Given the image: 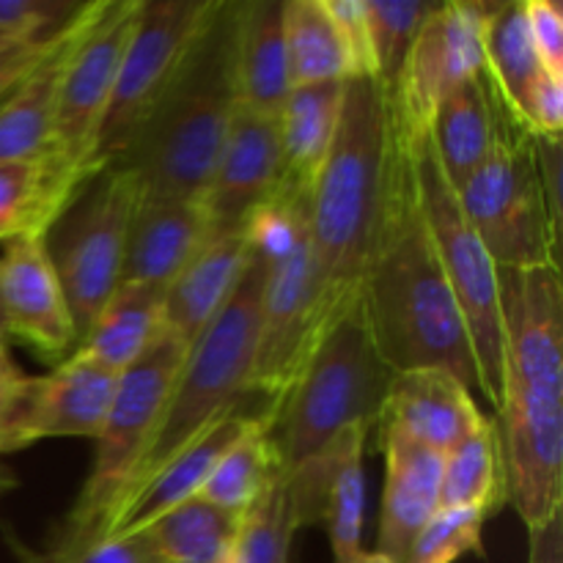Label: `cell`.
<instances>
[{
  "mask_svg": "<svg viewBox=\"0 0 563 563\" xmlns=\"http://www.w3.org/2000/svg\"><path fill=\"white\" fill-rule=\"evenodd\" d=\"M256 416V412H253ZM251 412L234 410L231 416L220 418L218 423L198 434L190 445L179 451L168 465L159 473H154L126 504L115 509L104 526L102 539L110 537H130V533H141L143 528L152 526L163 515H168L176 506L187 504L190 498L201 495L203 484H207L209 473L214 471L223 451L234 443L242 434V429L251 421Z\"/></svg>",
  "mask_w": 563,
  "mask_h": 563,
  "instance_id": "24",
  "label": "cell"
},
{
  "mask_svg": "<svg viewBox=\"0 0 563 563\" xmlns=\"http://www.w3.org/2000/svg\"><path fill=\"white\" fill-rule=\"evenodd\" d=\"M528 31L539 64L548 75L563 77V11L555 0H526Z\"/></svg>",
  "mask_w": 563,
  "mask_h": 563,
  "instance_id": "41",
  "label": "cell"
},
{
  "mask_svg": "<svg viewBox=\"0 0 563 563\" xmlns=\"http://www.w3.org/2000/svg\"><path fill=\"white\" fill-rule=\"evenodd\" d=\"M209 240L212 223L203 201L143 196L126 236L121 284L165 291Z\"/></svg>",
  "mask_w": 563,
  "mask_h": 563,
  "instance_id": "20",
  "label": "cell"
},
{
  "mask_svg": "<svg viewBox=\"0 0 563 563\" xmlns=\"http://www.w3.org/2000/svg\"><path fill=\"white\" fill-rule=\"evenodd\" d=\"M22 377H25V374L20 372V366H16L14 361H11L9 346H5V333L0 330V383H16V379Z\"/></svg>",
  "mask_w": 563,
  "mask_h": 563,
  "instance_id": "45",
  "label": "cell"
},
{
  "mask_svg": "<svg viewBox=\"0 0 563 563\" xmlns=\"http://www.w3.org/2000/svg\"><path fill=\"white\" fill-rule=\"evenodd\" d=\"M251 225L229 231V234H214L165 289V330L185 341L187 346L196 344L209 322L223 311L229 297L234 295L251 262Z\"/></svg>",
  "mask_w": 563,
  "mask_h": 563,
  "instance_id": "23",
  "label": "cell"
},
{
  "mask_svg": "<svg viewBox=\"0 0 563 563\" xmlns=\"http://www.w3.org/2000/svg\"><path fill=\"white\" fill-rule=\"evenodd\" d=\"M55 36L58 33H53L47 38H22V42H11L0 49V104L42 64V58L53 47Z\"/></svg>",
  "mask_w": 563,
  "mask_h": 563,
  "instance_id": "43",
  "label": "cell"
},
{
  "mask_svg": "<svg viewBox=\"0 0 563 563\" xmlns=\"http://www.w3.org/2000/svg\"><path fill=\"white\" fill-rule=\"evenodd\" d=\"M22 563H157V555L148 548L143 533H130V537H110L88 544L69 555H44L16 550Z\"/></svg>",
  "mask_w": 563,
  "mask_h": 563,
  "instance_id": "39",
  "label": "cell"
},
{
  "mask_svg": "<svg viewBox=\"0 0 563 563\" xmlns=\"http://www.w3.org/2000/svg\"><path fill=\"white\" fill-rule=\"evenodd\" d=\"M234 38L236 3L218 0L168 91L115 159L137 176L143 196L190 201L207 196L240 108Z\"/></svg>",
  "mask_w": 563,
  "mask_h": 563,
  "instance_id": "4",
  "label": "cell"
},
{
  "mask_svg": "<svg viewBox=\"0 0 563 563\" xmlns=\"http://www.w3.org/2000/svg\"><path fill=\"white\" fill-rule=\"evenodd\" d=\"M236 91L240 104L278 115L291 91L284 42V0L236 3Z\"/></svg>",
  "mask_w": 563,
  "mask_h": 563,
  "instance_id": "25",
  "label": "cell"
},
{
  "mask_svg": "<svg viewBox=\"0 0 563 563\" xmlns=\"http://www.w3.org/2000/svg\"><path fill=\"white\" fill-rule=\"evenodd\" d=\"M366 3L368 44H372L374 80L390 91L407 64L412 44L427 22L434 3H383V0H363Z\"/></svg>",
  "mask_w": 563,
  "mask_h": 563,
  "instance_id": "36",
  "label": "cell"
},
{
  "mask_svg": "<svg viewBox=\"0 0 563 563\" xmlns=\"http://www.w3.org/2000/svg\"><path fill=\"white\" fill-rule=\"evenodd\" d=\"M14 487H16V476L3 465V462H0V498H3L5 493H11Z\"/></svg>",
  "mask_w": 563,
  "mask_h": 563,
  "instance_id": "46",
  "label": "cell"
},
{
  "mask_svg": "<svg viewBox=\"0 0 563 563\" xmlns=\"http://www.w3.org/2000/svg\"><path fill=\"white\" fill-rule=\"evenodd\" d=\"M284 42L291 88L357 77L328 0H284Z\"/></svg>",
  "mask_w": 563,
  "mask_h": 563,
  "instance_id": "30",
  "label": "cell"
},
{
  "mask_svg": "<svg viewBox=\"0 0 563 563\" xmlns=\"http://www.w3.org/2000/svg\"><path fill=\"white\" fill-rule=\"evenodd\" d=\"M506 500L493 421L443 456L440 509H476L493 515Z\"/></svg>",
  "mask_w": 563,
  "mask_h": 563,
  "instance_id": "33",
  "label": "cell"
},
{
  "mask_svg": "<svg viewBox=\"0 0 563 563\" xmlns=\"http://www.w3.org/2000/svg\"><path fill=\"white\" fill-rule=\"evenodd\" d=\"M394 168L388 91L374 77L344 86L333 146L308 196V229L328 313L361 295Z\"/></svg>",
  "mask_w": 563,
  "mask_h": 563,
  "instance_id": "3",
  "label": "cell"
},
{
  "mask_svg": "<svg viewBox=\"0 0 563 563\" xmlns=\"http://www.w3.org/2000/svg\"><path fill=\"white\" fill-rule=\"evenodd\" d=\"M275 456L267 438V416L256 412L242 429L240 438L223 451L214 471L209 473L201 498L231 515H245L275 476Z\"/></svg>",
  "mask_w": 563,
  "mask_h": 563,
  "instance_id": "34",
  "label": "cell"
},
{
  "mask_svg": "<svg viewBox=\"0 0 563 563\" xmlns=\"http://www.w3.org/2000/svg\"><path fill=\"white\" fill-rule=\"evenodd\" d=\"M412 159H416L418 198H421L423 218L432 234V245L438 251L451 295L465 319L478 372V394L498 412L500 372H504L498 267L473 231L471 220L462 212L454 185L440 168L429 137L412 146Z\"/></svg>",
  "mask_w": 563,
  "mask_h": 563,
  "instance_id": "11",
  "label": "cell"
},
{
  "mask_svg": "<svg viewBox=\"0 0 563 563\" xmlns=\"http://www.w3.org/2000/svg\"><path fill=\"white\" fill-rule=\"evenodd\" d=\"M493 3L451 0L434 3L412 44L396 86L388 91L394 132L418 146L429 137V124L440 99L465 77L484 69V25Z\"/></svg>",
  "mask_w": 563,
  "mask_h": 563,
  "instance_id": "13",
  "label": "cell"
},
{
  "mask_svg": "<svg viewBox=\"0 0 563 563\" xmlns=\"http://www.w3.org/2000/svg\"><path fill=\"white\" fill-rule=\"evenodd\" d=\"M390 379L357 295L330 313L297 377L264 410L275 467L295 473L322 456L344 429H377Z\"/></svg>",
  "mask_w": 563,
  "mask_h": 563,
  "instance_id": "5",
  "label": "cell"
},
{
  "mask_svg": "<svg viewBox=\"0 0 563 563\" xmlns=\"http://www.w3.org/2000/svg\"><path fill=\"white\" fill-rule=\"evenodd\" d=\"M187 352L190 346L165 330L152 350L121 374L108 421L97 438L91 473L44 555H69L102 539L104 526L157 429Z\"/></svg>",
  "mask_w": 563,
  "mask_h": 563,
  "instance_id": "9",
  "label": "cell"
},
{
  "mask_svg": "<svg viewBox=\"0 0 563 563\" xmlns=\"http://www.w3.org/2000/svg\"><path fill=\"white\" fill-rule=\"evenodd\" d=\"M484 423L489 418L482 416L473 394L454 374L443 368H412L390 379L377 432H396L445 456Z\"/></svg>",
  "mask_w": 563,
  "mask_h": 563,
  "instance_id": "18",
  "label": "cell"
},
{
  "mask_svg": "<svg viewBox=\"0 0 563 563\" xmlns=\"http://www.w3.org/2000/svg\"><path fill=\"white\" fill-rule=\"evenodd\" d=\"M108 0L82 3L80 11L55 36L42 64L0 104V159H38L53 152V126L60 86L71 53L82 42Z\"/></svg>",
  "mask_w": 563,
  "mask_h": 563,
  "instance_id": "19",
  "label": "cell"
},
{
  "mask_svg": "<svg viewBox=\"0 0 563 563\" xmlns=\"http://www.w3.org/2000/svg\"><path fill=\"white\" fill-rule=\"evenodd\" d=\"M517 119L537 137H561L563 130V77L542 75L522 97Z\"/></svg>",
  "mask_w": 563,
  "mask_h": 563,
  "instance_id": "40",
  "label": "cell"
},
{
  "mask_svg": "<svg viewBox=\"0 0 563 563\" xmlns=\"http://www.w3.org/2000/svg\"><path fill=\"white\" fill-rule=\"evenodd\" d=\"M379 443L385 454V487L377 553L401 563L440 509L443 454L410 443L396 432H383Z\"/></svg>",
  "mask_w": 563,
  "mask_h": 563,
  "instance_id": "21",
  "label": "cell"
},
{
  "mask_svg": "<svg viewBox=\"0 0 563 563\" xmlns=\"http://www.w3.org/2000/svg\"><path fill=\"white\" fill-rule=\"evenodd\" d=\"M11 42H22V38H9V36H3V33H0V49H3L5 44H11Z\"/></svg>",
  "mask_w": 563,
  "mask_h": 563,
  "instance_id": "49",
  "label": "cell"
},
{
  "mask_svg": "<svg viewBox=\"0 0 563 563\" xmlns=\"http://www.w3.org/2000/svg\"><path fill=\"white\" fill-rule=\"evenodd\" d=\"M500 473L526 528L563 509V286L561 267L498 269Z\"/></svg>",
  "mask_w": 563,
  "mask_h": 563,
  "instance_id": "1",
  "label": "cell"
},
{
  "mask_svg": "<svg viewBox=\"0 0 563 563\" xmlns=\"http://www.w3.org/2000/svg\"><path fill=\"white\" fill-rule=\"evenodd\" d=\"M157 563H165V561H157Z\"/></svg>",
  "mask_w": 563,
  "mask_h": 563,
  "instance_id": "51",
  "label": "cell"
},
{
  "mask_svg": "<svg viewBox=\"0 0 563 563\" xmlns=\"http://www.w3.org/2000/svg\"><path fill=\"white\" fill-rule=\"evenodd\" d=\"M484 520L487 515L476 509H438L401 563H456L482 553Z\"/></svg>",
  "mask_w": 563,
  "mask_h": 563,
  "instance_id": "37",
  "label": "cell"
},
{
  "mask_svg": "<svg viewBox=\"0 0 563 563\" xmlns=\"http://www.w3.org/2000/svg\"><path fill=\"white\" fill-rule=\"evenodd\" d=\"M143 190L124 165H104L82 181L47 231V251L64 289L77 341L121 284L126 236Z\"/></svg>",
  "mask_w": 563,
  "mask_h": 563,
  "instance_id": "10",
  "label": "cell"
},
{
  "mask_svg": "<svg viewBox=\"0 0 563 563\" xmlns=\"http://www.w3.org/2000/svg\"><path fill=\"white\" fill-rule=\"evenodd\" d=\"M311 192H275L273 201L251 220V234L267 251L251 396L267 407L284 394L311 352L330 313L308 229Z\"/></svg>",
  "mask_w": 563,
  "mask_h": 563,
  "instance_id": "7",
  "label": "cell"
},
{
  "mask_svg": "<svg viewBox=\"0 0 563 563\" xmlns=\"http://www.w3.org/2000/svg\"><path fill=\"white\" fill-rule=\"evenodd\" d=\"M0 330L44 357L77 350V330L47 251V234L3 242L0 256Z\"/></svg>",
  "mask_w": 563,
  "mask_h": 563,
  "instance_id": "16",
  "label": "cell"
},
{
  "mask_svg": "<svg viewBox=\"0 0 563 563\" xmlns=\"http://www.w3.org/2000/svg\"><path fill=\"white\" fill-rule=\"evenodd\" d=\"M368 432L350 427L335 438V443L317 456L324 478L322 520L328 526L333 561L350 563L363 553V506H366V473L363 451Z\"/></svg>",
  "mask_w": 563,
  "mask_h": 563,
  "instance_id": "29",
  "label": "cell"
},
{
  "mask_svg": "<svg viewBox=\"0 0 563 563\" xmlns=\"http://www.w3.org/2000/svg\"><path fill=\"white\" fill-rule=\"evenodd\" d=\"M328 9L350 47L352 60H355L357 77H374L372 66V44H368V22L366 3L363 0H328Z\"/></svg>",
  "mask_w": 563,
  "mask_h": 563,
  "instance_id": "42",
  "label": "cell"
},
{
  "mask_svg": "<svg viewBox=\"0 0 563 563\" xmlns=\"http://www.w3.org/2000/svg\"><path fill=\"white\" fill-rule=\"evenodd\" d=\"M119 377L75 350L53 374L11 383L0 416V454L53 438L97 440Z\"/></svg>",
  "mask_w": 563,
  "mask_h": 563,
  "instance_id": "15",
  "label": "cell"
},
{
  "mask_svg": "<svg viewBox=\"0 0 563 563\" xmlns=\"http://www.w3.org/2000/svg\"><path fill=\"white\" fill-rule=\"evenodd\" d=\"M509 113L515 110L484 69L456 82L440 99L429 124V143L454 190L482 168Z\"/></svg>",
  "mask_w": 563,
  "mask_h": 563,
  "instance_id": "22",
  "label": "cell"
},
{
  "mask_svg": "<svg viewBox=\"0 0 563 563\" xmlns=\"http://www.w3.org/2000/svg\"><path fill=\"white\" fill-rule=\"evenodd\" d=\"M267 262V251L253 236L251 262H247L234 295L187 352L157 429H154L115 509L126 504L154 473L163 471L198 434L207 432L220 418L242 410L245 396H251L253 352H256L258 308H262Z\"/></svg>",
  "mask_w": 563,
  "mask_h": 563,
  "instance_id": "6",
  "label": "cell"
},
{
  "mask_svg": "<svg viewBox=\"0 0 563 563\" xmlns=\"http://www.w3.org/2000/svg\"><path fill=\"white\" fill-rule=\"evenodd\" d=\"M350 563H394V561H388V559H385V555H379L377 550H374V553H366V550H363V553L357 555L355 561H350Z\"/></svg>",
  "mask_w": 563,
  "mask_h": 563,
  "instance_id": "47",
  "label": "cell"
},
{
  "mask_svg": "<svg viewBox=\"0 0 563 563\" xmlns=\"http://www.w3.org/2000/svg\"><path fill=\"white\" fill-rule=\"evenodd\" d=\"M11 383H0V416H3V405H5V394H9Z\"/></svg>",
  "mask_w": 563,
  "mask_h": 563,
  "instance_id": "48",
  "label": "cell"
},
{
  "mask_svg": "<svg viewBox=\"0 0 563 563\" xmlns=\"http://www.w3.org/2000/svg\"><path fill=\"white\" fill-rule=\"evenodd\" d=\"M80 187V176L53 154L0 159V245L25 234H47Z\"/></svg>",
  "mask_w": 563,
  "mask_h": 563,
  "instance_id": "27",
  "label": "cell"
},
{
  "mask_svg": "<svg viewBox=\"0 0 563 563\" xmlns=\"http://www.w3.org/2000/svg\"><path fill=\"white\" fill-rule=\"evenodd\" d=\"M165 291L143 284H119L88 333L77 341V352L102 363L115 374L135 366L154 341L165 333Z\"/></svg>",
  "mask_w": 563,
  "mask_h": 563,
  "instance_id": "28",
  "label": "cell"
},
{
  "mask_svg": "<svg viewBox=\"0 0 563 563\" xmlns=\"http://www.w3.org/2000/svg\"><path fill=\"white\" fill-rule=\"evenodd\" d=\"M280 187L278 115L240 104L203 196L214 234L245 229Z\"/></svg>",
  "mask_w": 563,
  "mask_h": 563,
  "instance_id": "17",
  "label": "cell"
},
{
  "mask_svg": "<svg viewBox=\"0 0 563 563\" xmlns=\"http://www.w3.org/2000/svg\"><path fill=\"white\" fill-rule=\"evenodd\" d=\"M484 71L517 113L528 88L542 75V64L528 31L526 0L493 3L484 25Z\"/></svg>",
  "mask_w": 563,
  "mask_h": 563,
  "instance_id": "32",
  "label": "cell"
},
{
  "mask_svg": "<svg viewBox=\"0 0 563 563\" xmlns=\"http://www.w3.org/2000/svg\"><path fill=\"white\" fill-rule=\"evenodd\" d=\"M80 5L71 0H0V33L9 38H47L58 33Z\"/></svg>",
  "mask_w": 563,
  "mask_h": 563,
  "instance_id": "38",
  "label": "cell"
},
{
  "mask_svg": "<svg viewBox=\"0 0 563 563\" xmlns=\"http://www.w3.org/2000/svg\"><path fill=\"white\" fill-rule=\"evenodd\" d=\"M361 306L394 374L443 368L478 394L465 319L449 289L418 198L412 148L394 132V168L361 280Z\"/></svg>",
  "mask_w": 563,
  "mask_h": 563,
  "instance_id": "2",
  "label": "cell"
},
{
  "mask_svg": "<svg viewBox=\"0 0 563 563\" xmlns=\"http://www.w3.org/2000/svg\"><path fill=\"white\" fill-rule=\"evenodd\" d=\"M456 198L498 269L559 267L561 190L542 174L537 135L506 115L482 168Z\"/></svg>",
  "mask_w": 563,
  "mask_h": 563,
  "instance_id": "8",
  "label": "cell"
},
{
  "mask_svg": "<svg viewBox=\"0 0 563 563\" xmlns=\"http://www.w3.org/2000/svg\"><path fill=\"white\" fill-rule=\"evenodd\" d=\"M344 82L295 86L278 113L280 192H311L313 179L333 146Z\"/></svg>",
  "mask_w": 563,
  "mask_h": 563,
  "instance_id": "26",
  "label": "cell"
},
{
  "mask_svg": "<svg viewBox=\"0 0 563 563\" xmlns=\"http://www.w3.org/2000/svg\"><path fill=\"white\" fill-rule=\"evenodd\" d=\"M214 5L218 0H143L93 148V174L121 157L137 126L157 108Z\"/></svg>",
  "mask_w": 563,
  "mask_h": 563,
  "instance_id": "12",
  "label": "cell"
},
{
  "mask_svg": "<svg viewBox=\"0 0 563 563\" xmlns=\"http://www.w3.org/2000/svg\"><path fill=\"white\" fill-rule=\"evenodd\" d=\"M242 515L220 509L201 495L143 528L148 548L165 563H218L234 553Z\"/></svg>",
  "mask_w": 563,
  "mask_h": 563,
  "instance_id": "31",
  "label": "cell"
},
{
  "mask_svg": "<svg viewBox=\"0 0 563 563\" xmlns=\"http://www.w3.org/2000/svg\"><path fill=\"white\" fill-rule=\"evenodd\" d=\"M302 528L289 473L275 471L251 509L242 515L236 537L240 563H289L291 539Z\"/></svg>",
  "mask_w": 563,
  "mask_h": 563,
  "instance_id": "35",
  "label": "cell"
},
{
  "mask_svg": "<svg viewBox=\"0 0 563 563\" xmlns=\"http://www.w3.org/2000/svg\"><path fill=\"white\" fill-rule=\"evenodd\" d=\"M218 563H240V561H236V548H234V553H229L225 559H220Z\"/></svg>",
  "mask_w": 563,
  "mask_h": 563,
  "instance_id": "50",
  "label": "cell"
},
{
  "mask_svg": "<svg viewBox=\"0 0 563 563\" xmlns=\"http://www.w3.org/2000/svg\"><path fill=\"white\" fill-rule=\"evenodd\" d=\"M141 3L143 0H108L66 66L49 154L75 170L82 181L93 176V148L113 99L115 77L135 31Z\"/></svg>",
  "mask_w": 563,
  "mask_h": 563,
  "instance_id": "14",
  "label": "cell"
},
{
  "mask_svg": "<svg viewBox=\"0 0 563 563\" xmlns=\"http://www.w3.org/2000/svg\"><path fill=\"white\" fill-rule=\"evenodd\" d=\"M528 563H563V509L528 528Z\"/></svg>",
  "mask_w": 563,
  "mask_h": 563,
  "instance_id": "44",
  "label": "cell"
}]
</instances>
